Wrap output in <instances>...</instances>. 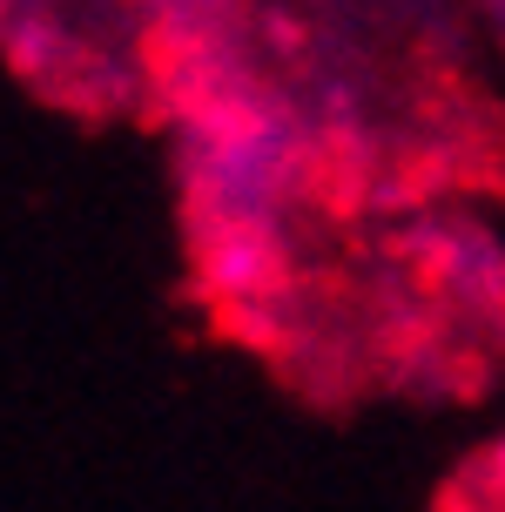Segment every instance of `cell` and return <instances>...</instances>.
Wrapping results in <instances>:
<instances>
[{
  "mask_svg": "<svg viewBox=\"0 0 505 512\" xmlns=\"http://www.w3.org/2000/svg\"><path fill=\"white\" fill-rule=\"evenodd\" d=\"M209 283L223 290V297H250L270 283V250L256 243V236H229L209 250Z\"/></svg>",
  "mask_w": 505,
  "mask_h": 512,
  "instance_id": "6da1fadb",
  "label": "cell"
},
{
  "mask_svg": "<svg viewBox=\"0 0 505 512\" xmlns=\"http://www.w3.org/2000/svg\"><path fill=\"white\" fill-rule=\"evenodd\" d=\"M485 465H492V492H499V499H505V445H499V452H492V459H485Z\"/></svg>",
  "mask_w": 505,
  "mask_h": 512,
  "instance_id": "7a4b0ae2",
  "label": "cell"
}]
</instances>
